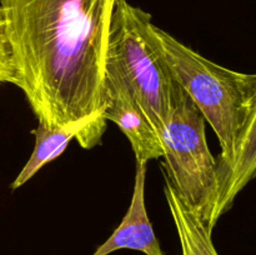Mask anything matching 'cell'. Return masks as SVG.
Wrapping results in <instances>:
<instances>
[{
  "label": "cell",
  "mask_w": 256,
  "mask_h": 255,
  "mask_svg": "<svg viewBox=\"0 0 256 255\" xmlns=\"http://www.w3.org/2000/svg\"><path fill=\"white\" fill-rule=\"evenodd\" d=\"M116 0H0L15 68L38 122L55 128L104 108Z\"/></svg>",
  "instance_id": "1"
},
{
  "label": "cell",
  "mask_w": 256,
  "mask_h": 255,
  "mask_svg": "<svg viewBox=\"0 0 256 255\" xmlns=\"http://www.w3.org/2000/svg\"><path fill=\"white\" fill-rule=\"evenodd\" d=\"M154 42L178 84L188 92L219 139L218 170L232 162L256 98V74L220 66L152 25Z\"/></svg>",
  "instance_id": "2"
},
{
  "label": "cell",
  "mask_w": 256,
  "mask_h": 255,
  "mask_svg": "<svg viewBox=\"0 0 256 255\" xmlns=\"http://www.w3.org/2000/svg\"><path fill=\"white\" fill-rule=\"evenodd\" d=\"M152 15L128 0H116L110 22L106 60L118 68L158 135L172 112L176 80L152 34Z\"/></svg>",
  "instance_id": "3"
},
{
  "label": "cell",
  "mask_w": 256,
  "mask_h": 255,
  "mask_svg": "<svg viewBox=\"0 0 256 255\" xmlns=\"http://www.w3.org/2000/svg\"><path fill=\"white\" fill-rule=\"evenodd\" d=\"M159 138L164 150L165 174L182 202L212 232L219 194L216 159L208 146L204 116L179 84L172 95L170 118Z\"/></svg>",
  "instance_id": "4"
},
{
  "label": "cell",
  "mask_w": 256,
  "mask_h": 255,
  "mask_svg": "<svg viewBox=\"0 0 256 255\" xmlns=\"http://www.w3.org/2000/svg\"><path fill=\"white\" fill-rule=\"evenodd\" d=\"M104 116L124 132L136 162H148L162 158L164 150L156 130L122 72L109 60L105 65Z\"/></svg>",
  "instance_id": "5"
},
{
  "label": "cell",
  "mask_w": 256,
  "mask_h": 255,
  "mask_svg": "<svg viewBox=\"0 0 256 255\" xmlns=\"http://www.w3.org/2000/svg\"><path fill=\"white\" fill-rule=\"evenodd\" d=\"M106 122L104 108L90 116L60 126L52 128L38 122V126L32 132L35 136L34 150L22 172L12 182V189L15 190L24 185L48 162L59 158L72 139H76L84 149H92L99 144L106 129Z\"/></svg>",
  "instance_id": "6"
},
{
  "label": "cell",
  "mask_w": 256,
  "mask_h": 255,
  "mask_svg": "<svg viewBox=\"0 0 256 255\" xmlns=\"http://www.w3.org/2000/svg\"><path fill=\"white\" fill-rule=\"evenodd\" d=\"M146 170L148 162H136L134 190L129 209L119 226L92 255H109L120 249L136 250L145 255H164L145 205Z\"/></svg>",
  "instance_id": "7"
},
{
  "label": "cell",
  "mask_w": 256,
  "mask_h": 255,
  "mask_svg": "<svg viewBox=\"0 0 256 255\" xmlns=\"http://www.w3.org/2000/svg\"><path fill=\"white\" fill-rule=\"evenodd\" d=\"M256 178V98L239 138L232 162L218 170L219 194L212 225L230 210L240 192Z\"/></svg>",
  "instance_id": "8"
},
{
  "label": "cell",
  "mask_w": 256,
  "mask_h": 255,
  "mask_svg": "<svg viewBox=\"0 0 256 255\" xmlns=\"http://www.w3.org/2000/svg\"><path fill=\"white\" fill-rule=\"evenodd\" d=\"M165 175L164 194L182 245V255H219L212 240V230L196 212L188 206Z\"/></svg>",
  "instance_id": "9"
},
{
  "label": "cell",
  "mask_w": 256,
  "mask_h": 255,
  "mask_svg": "<svg viewBox=\"0 0 256 255\" xmlns=\"http://www.w3.org/2000/svg\"><path fill=\"white\" fill-rule=\"evenodd\" d=\"M2 82H12L15 85V68L5 30L4 15L0 8V84Z\"/></svg>",
  "instance_id": "10"
}]
</instances>
